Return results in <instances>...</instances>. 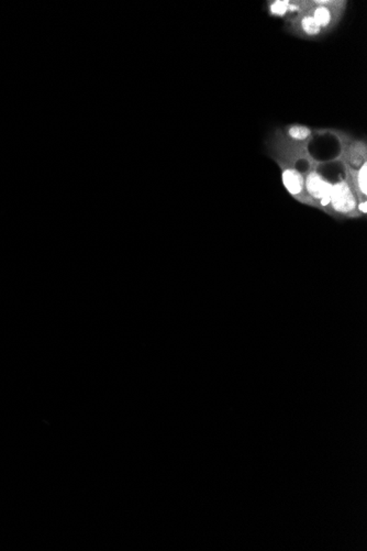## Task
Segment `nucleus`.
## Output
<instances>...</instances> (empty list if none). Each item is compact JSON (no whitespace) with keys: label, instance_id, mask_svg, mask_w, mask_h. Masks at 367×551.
Segmentation results:
<instances>
[{"label":"nucleus","instance_id":"obj_1","mask_svg":"<svg viewBox=\"0 0 367 551\" xmlns=\"http://www.w3.org/2000/svg\"><path fill=\"white\" fill-rule=\"evenodd\" d=\"M322 162L316 159L304 169V187L314 208L319 209L331 217V193L333 182L320 171Z\"/></svg>","mask_w":367,"mask_h":551},{"label":"nucleus","instance_id":"obj_2","mask_svg":"<svg viewBox=\"0 0 367 551\" xmlns=\"http://www.w3.org/2000/svg\"><path fill=\"white\" fill-rule=\"evenodd\" d=\"M311 8L307 13L317 21L326 34H330L342 23L347 13V0H311Z\"/></svg>","mask_w":367,"mask_h":551},{"label":"nucleus","instance_id":"obj_3","mask_svg":"<svg viewBox=\"0 0 367 551\" xmlns=\"http://www.w3.org/2000/svg\"><path fill=\"white\" fill-rule=\"evenodd\" d=\"M357 201L354 191L345 177L333 182L331 193V217L337 220H359Z\"/></svg>","mask_w":367,"mask_h":551},{"label":"nucleus","instance_id":"obj_4","mask_svg":"<svg viewBox=\"0 0 367 551\" xmlns=\"http://www.w3.org/2000/svg\"><path fill=\"white\" fill-rule=\"evenodd\" d=\"M272 160L278 166L283 185H284L287 193L300 204L314 208V204L310 201L307 191H306V187H304V172L290 162L285 161L279 158H272Z\"/></svg>","mask_w":367,"mask_h":551},{"label":"nucleus","instance_id":"obj_5","mask_svg":"<svg viewBox=\"0 0 367 551\" xmlns=\"http://www.w3.org/2000/svg\"><path fill=\"white\" fill-rule=\"evenodd\" d=\"M284 29L295 38L304 41H319L326 38V34L317 21L306 13H298L284 21Z\"/></svg>","mask_w":367,"mask_h":551},{"label":"nucleus","instance_id":"obj_6","mask_svg":"<svg viewBox=\"0 0 367 551\" xmlns=\"http://www.w3.org/2000/svg\"><path fill=\"white\" fill-rule=\"evenodd\" d=\"M281 131L287 141L295 146H309L314 137L317 136L316 129L300 122L286 125L284 128H281Z\"/></svg>","mask_w":367,"mask_h":551},{"label":"nucleus","instance_id":"obj_7","mask_svg":"<svg viewBox=\"0 0 367 551\" xmlns=\"http://www.w3.org/2000/svg\"><path fill=\"white\" fill-rule=\"evenodd\" d=\"M266 11L274 18L286 19L292 17L290 13V0H269L266 1Z\"/></svg>","mask_w":367,"mask_h":551},{"label":"nucleus","instance_id":"obj_8","mask_svg":"<svg viewBox=\"0 0 367 551\" xmlns=\"http://www.w3.org/2000/svg\"><path fill=\"white\" fill-rule=\"evenodd\" d=\"M357 212L361 217H366L367 214V201H361L357 203Z\"/></svg>","mask_w":367,"mask_h":551}]
</instances>
